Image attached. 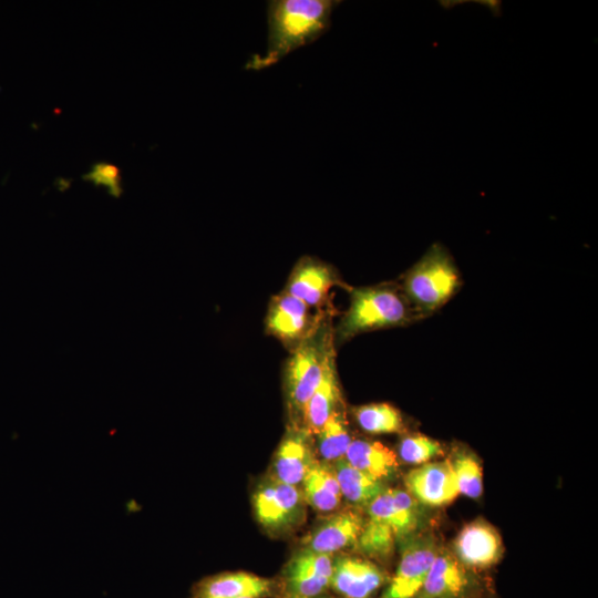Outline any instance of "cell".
<instances>
[{"instance_id": "1", "label": "cell", "mask_w": 598, "mask_h": 598, "mask_svg": "<svg viewBox=\"0 0 598 598\" xmlns=\"http://www.w3.org/2000/svg\"><path fill=\"white\" fill-rule=\"evenodd\" d=\"M268 37L265 53L246 63L248 70L275 65L286 55L317 41L331 25L337 0H270L267 2Z\"/></svg>"}, {"instance_id": "2", "label": "cell", "mask_w": 598, "mask_h": 598, "mask_svg": "<svg viewBox=\"0 0 598 598\" xmlns=\"http://www.w3.org/2000/svg\"><path fill=\"white\" fill-rule=\"evenodd\" d=\"M333 333L324 321L295 346L283 373L285 398L290 427L302 429L303 411L318 386L328 353L333 347Z\"/></svg>"}, {"instance_id": "3", "label": "cell", "mask_w": 598, "mask_h": 598, "mask_svg": "<svg viewBox=\"0 0 598 598\" xmlns=\"http://www.w3.org/2000/svg\"><path fill=\"white\" fill-rule=\"evenodd\" d=\"M412 316L410 302L398 289L390 286L357 288L351 291L337 336L343 341L358 333L404 324Z\"/></svg>"}, {"instance_id": "4", "label": "cell", "mask_w": 598, "mask_h": 598, "mask_svg": "<svg viewBox=\"0 0 598 598\" xmlns=\"http://www.w3.org/2000/svg\"><path fill=\"white\" fill-rule=\"evenodd\" d=\"M460 287V275L448 254L433 246L405 275L404 297L421 312H433Z\"/></svg>"}, {"instance_id": "5", "label": "cell", "mask_w": 598, "mask_h": 598, "mask_svg": "<svg viewBox=\"0 0 598 598\" xmlns=\"http://www.w3.org/2000/svg\"><path fill=\"white\" fill-rule=\"evenodd\" d=\"M436 555L432 537L417 536L406 540L396 571L382 598H414L421 591Z\"/></svg>"}, {"instance_id": "6", "label": "cell", "mask_w": 598, "mask_h": 598, "mask_svg": "<svg viewBox=\"0 0 598 598\" xmlns=\"http://www.w3.org/2000/svg\"><path fill=\"white\" fill-rule=\"evenodd\" d=\"M302 495L297 486L270 478L254 495L255 516L267 530L289 528L302 513Z\"/></svg>"}, {"instance_id": "7", "label": "cell", "mask_w": 598, "mask_h": 598, "mask_svg": "<svg viewBox=\"0 0 598 598\" xmlns=\"http://www.w3.org/2000/svg\"><path fill=\"white\" fill-rule=\"evenodd\" d=\"M332 563L331 555L299 550L285 567V598H317L330 586Z\"/></svg>"}, {"instance_id": "8", "label": "cell", "mask_w": 598, "mask_h": 598, "mask_svg": "<svg viewBox=\"0 0 598 598\" xmlns=\"http://www.w3.org/2000/svg\"><path fill=\"white\" fill-rule=\"evenodd\" d=\"M311 309L283 290L270 301L266 317L267 331L282 342L296 346L322 322L312 315Z\"/></svg>"}, {"instance_id": "9", "label": "cell", "mask_w": 598, "mask_h": 598, "mask_svg": "<svg viewBox=\"0 0 598 598\" xmlns=\"http://www.w3.org/2000/svg\"><path fill=\"white\" fill-rule=\"evenodd\" d=\"M404 483L416 501L429 506L446 505L460 495L450 460L424 463L411 470Z\"/></svg>"}, {"instance_id": "10", "label": "cell", "mask_w": 598, "mask_h": 598, "mask_svg": "<svg viewBox=\"0 0 598 598\" xmlns=\"http://www.w3.org/2000/svg\"><path fill=\"white\" fill-rule=\"evenodd\" d=\"M310 434L303 429L290 427L282 439L272 463V480L297 486L316 463Z\"/></svg>"}, {"instance_id": "11", "label": "cell", "mask_w": 598, "mask_h": 598, "mask_svg": "<svg viewBox=\"0 0 598 598\" xmlns=\"http://www.w3.org/2000/svg\"><path fill=\"white\" fill-rule=\"evenodd\" d=\"M368 515L357 542L359 548L370 557L385 558L392 553L396 538L392 526L390 488H384L368 504Z\"/></svg>"}, {"instance_id": "12", "label": "cell", "mask_w": 598, "mask_h": 598, "mask_svg": "<svg viewBox=\"0 0 598 598\" xmlns=\"http://www.w3.org/2000/svg\"><path fill=\"white\" fill-rule=\"evenodd\" d=\"M337 280L328 264L306 256L292 269L285 291L311 308H319L324 303Z\"/></svg>"}, {"instance_id": "13", "label": "cell", "mask_w": 598, "mask_h": 598, "mask_svg": "<svg viewBox=\"0 0 598 598\" xmlns=\"http://www.w3.org/2000/svg\"><path fill=\"white\" fill-rule=\"evenodd\" d=\"M455 550L465 565L485 568L498 561L503 545L498 532L491 524L476 519L460 530L455 539Z\"/></svg>"}, {"instance_id": "14", "label": "cell", "mask_w": 598, "mask_h": 598, "mask_svg": "<svg viewBox=\"0 0 598 598\" xmlns=\"http://www.w3.org/2000/svg\"><path fill=\"white\" fill-rule=\"evenodd\" d=\"M383 580V573L369 560L341 556L332 563L330 586L347 598H367Z\"/></svg>"}, {"instance_id": "15", "label": "cell", "mask_w": 598, "mask_h": 598, "mask_svg": "<svg viewBox=\"0 0 598 598\" xmlns=\"http://www.w3.org/2000/svg\"><path fill=\"white\" fill-rule=\"evenodd\" d=\"M341 403V392L336 370L334 348L327 355L321 380L306 404L302 429L310 435H317L327 420Z\"/></svg>"}, {"instance_id": "16", "label": "cell", "mask_w": 598, "mask_h": 598, "mask_svg": "<svg viewBox=\"0 0 598 598\" xmlns=\"http://www.w3.org/2000/svg\"><path fill=\"white\" fill-rule=\"evenodd\" d=\"M363 523L354 512L331 515L311 532L305 548L326 555L339 551L358 542Z\"/></svg>"}, {"instance_id": "17", "label": "cell", "mask_w": 598, "mask_h": 598, "mask_svg": "<svg viewBox=\"0 0 598 598\" xmlns=\"http://www.w3.org/2000/svg\"><path fill=\"white\" fill-rule=\"evenodd\" d=\"M270 590L269 580L247 574L218 575L204 580L197 589V598H259Z\"/></svg>"}, {"instance_id": "18", "label": "cell", "mask_w": 598, "mask_h": 598, "mask_svg": "<svg viewBox=\"0 0 598 598\" xmlns=\"http://www.w3.org/2000/svg\"><path fill=\"white\" fill-rule=\"evenodd\" d=\"M343 458L379 481L390 477L398 468L395 453L377 441L352 440Z\"/></svg>"}, {"instance_id": "19", "label": "cell", "mask_w": 598, "mask_h": 598, "mask_svg": "<svg viewBox=\"0 0 598 598\" xmlns=\"http://www.w3.org/2000/svg\"><path fill=\"white\" fill-rule=\"evenodd\" d=\"M466 584V576L457 561L448 554H437L419 594L421 598H451L460 594Z\"/></svg>"}, {"instance_id": "20", "label": "cell", "mask_w": 598, "mask_h": 598, "mask_svg": "<svg viewBox=\"0 0 598 598\" xmlns=\"http://www.w3.org/2000/svg\"><path fill=\"white\" fill-rule=\"evenodd\" d=\"M306 501L320 512H331L341 501L340 486L332 465L315 463L302 481Z\"/></svg>"}, {"instance_id": "21", "label": "cell", "mask_w": 598, "mask_h": 598, "mask_svg": "<svg viewBox=\"0 0 598 598\" xmlns=\"http://www.w3.org/2000/svg\"><path fill=\"white\" fill-rule=\"evenodd\" d=\"M333 470L341 495L355 505H368L383 489L379 481L350 465L344 458L336 461Z\"/></svg>"}, {"instance_id": "22", "label": "cell", "mask_w": 598, "mask_h": 598, "mask_svg": "<svg viewBox=\"0 0 598 598\" xmlns=\"http://www.w3.org/2000/svg\"><path fill=\"white\" fill-rule=\"evenodd\" d=\"M354 416L360 427L373 434L396 433L403 430L398 409L389 403H371L357 408Z\"/></svg>"}, {"instance_id": "23", "label": "cell", "mask_w": 598, "mask_h": 598, "mask_svg": "<svg viewBox=\"0 0 598 598\" xmlns=\"http://www.w3.org/2000/svg\"><path fill=\"white\" fill-rule=\"evenodd\" d=\"M318 452L326 461L343 458L352 441L341 411L334 412L317 433Z\"/></svg>"}, {"instance_id": "24", "label": "cell", "mask_w": 598, "mask_h": 598, "mask_svg": "<svg viewBox=\"0 0 598 598\" xmlns=\"http://www.w3.org/2000/svg\"><path fill=\"white\" fill-rule=\"evenodd\" d=\"M390 489L393 530L396 538H404L416 529L420 522L416 499L403 489Z\"/></svg>"}, {"instance_id": "25", "label": "cell", "mask_w": 598, "mask_h": 598, "mask_svg": "<svg viewBox=\"0 0 598 598\" xmlns=\"http://www.w3.org/2000/svg\"><path fill=\"white\" fill-rule=\"evenodd\" d=\"M452 463L460 494L478 498L483 492L482 467L471 453L460 452Z\"/></svg>"}, {"instance_id": "26", "label": "cell", "mask_w": 598, "mask_h": 598, "mask_svg": "<svg viewBox=\"0 0 598 598\" xmlns=\"http://www.w3.org/2000/svg\"><path fill=\"white\" fill-rule=\"evenodd\" d=\"M441 444L425 435H408L400 442L399 455L409 464H424L430 460L441 456Z\"/></svg>"}, {"instance_id": "27", "label": "cell", "mask_w": 598, "mask_h": 598, "mask_svg": "<svg viewBox=\"0 0 598 598\" xmlns=\"http://www.w3.org/2000/svg\"><path fill=\"white\" fill-rule=\"evenodd\" d=\"M82 179L95 186H105L109 194L115 198L123 194L121 168L109 162L92 164L91 169L82 176Z\"/></svg>"}, {"instance_id": "28", "label": "cell", "mask_w": 598, "mask_h": 598, "mask_svg": "<svg viewBox=\"0 0 598 598\" xmlns=\"http://www.w3.org/2000/svg\"><path fill=\"white\" fill-rule=\"evenodd\" d=\"M243 598H249V597H243Z\"/></svg>"}, {"instance_id": "29", "label": "cell", "mask_w": 598, "mask_h": 598, "mask_svg": "<svg viewBox=\"0 0 598 598\" xmlns=\"http://www.w3.org/2000/svg\"><path fill=\"white\" fill-rule=\"evenodd\" d=\"M452 598V597H451Z\"/></svg>"}]
</instances>
